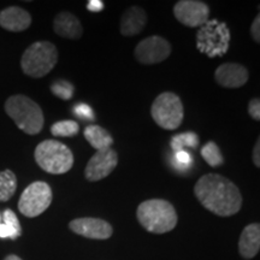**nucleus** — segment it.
<instances>
[{
  "label": "nucleus",
  "instance_id": "1",
  "mask_svg": "<svg viewBox=\"0 0 260 260\" xmlns=\"http://www.w3.org/2000/svg\"><path fill=\"white\" fill-rule=\"evenodd\" d=\"M194 194L206 210L219 217L234 216L242 207V194L234 182L218 174L201 176Z\"/></svg>",
  "mask_w": 260,
  "mask_h": 260
},
{
  "label": "nucleus",
  "instance_id": "2",
  "mask_svg": "<svg viewBox=\"0 0 260 260\" xmlns=\"http://www.w3.org/2000/svg\"><path fill=\"white\" fill-rule=\"evenodd\" d=\"M136 217L147 232L153 234L171 232L178 220L174 205L162 199H149L140 204Z\"/></svg>",
  "mask_w": 260,
  "mask_h": 260
},
{
  "label": "nucleus",
  "instance_id": "3",
  "mask_svg": "<svg viewBox=\"0 0 260 260\" xmlns=\"http://www.w3.org/2000/svg\"><path fill=\"white\" fill-rule=\"evenodd\" d=\"M5 112L22 132L28 135H37L44 128V112L38 103L30 98L17 94L5 102Z\"/></svg>",
  "mask_w": 260,
  "mask_h": 260
},
{
  "label": "nucleus",
  "instance_id": "4",
  "mask_svg": "<svg viewBox=\"0 0 260 260\" xmlns=\"http://www.w3.org/2000/svg\"><path fill=\"white\" fill-rule=\"evenodd\" d=\"M37 164L42 170L52 175H63L74 165L71 149L57 140H45L37 146L34 152Z\"/></svg>",
  "mask_w": 260,
  "mask_h": 260
},
{
  "label": "nucleus",
  "instance_id": "5",
  "mask_svg": "<svg viewBox=\"0 0 260 260\" xmlns=\"http://www.w3.org/2000/svg\"><path fill=\"white\" fill-rule=\"evenodd\" d=\"M58 61V50L50 41H37L24 51L21 58L22 71L32 79L50 74Z\"/></svg>",
  "mask_w": 260,
  "mask_h": 260
},
{
  "label": "nucleus",
  "instance_id": "6",
  "mask_svg": "<svg viewBox=\"0 0 260 260\" xmlns=\"http://www.w3.org/2000/svg\"><path fill=\"white\" fill-rule=\"evenodd\" d=\"M151 115L155 124L165 130H176L184 118V107L180 96L164 92L155 98L151 106Z\"/></svg>",
  "mask_w": 260,
  "mask_h": 260
},
{
  "label": "nucleus",
  "instance_id": "7",
  "mask_svg": "<svg viewBox=\"0 0 260 260\" xmlns=\"http://www.w3.org/2000/svg\"><path fill=\"white\" fill-rule=\"evenodd\" d=\"M52 199V189L46 182H32L21 194L18 200V210L28 218H34L50 207Z\"/></svg>",
  "mask_w": 260,
  "mask_h": 260
},
{
  "label": "nucleus",
  "instance_id": "8",
  "mask_svg": "<svg viewBox=\"0 0 260 260\" xmlns=\"http://www.w3.org/2000/svg\"><path fill=\"white\" fill-rule=\"evenodd\" d=\"M134 54L139 63L145 65L158 64L168 59L170 56L171 45L167 39L159 35H152L139 42Z\"/></svg>",
  "mask_w": 260,
  "mask_h": 260
},
{
  "label": "nucleus",
  "instance_id": "9",
  "mask_svg": "<svg viewBox=\"0 0 260 260\" xmlns=\"http://www.w3.org/2000/svg\"><path fill=\"white\" fill-rule=\"evenodd\" d=\"M174 15L175 18L186 27L197 28L207 22L210 8L199 0H181L174 6Z\"/></svg>",
  "mask_w": 260,
  "mask_h": 260
},
{
  "label": "nucleus",
  "instance_id": "10",
  "mask_svg": "<svg viewBox=\"0 0 260 260\" xmlns=\"http://www.w3.org/2000/svg\"><path fill=\"white\" fill-rule=\"evenodd\" d=\"M118 164V153L112 148L96 151L87 162L84 176L87 181L98 182L106 178Z\"/></svg>",
  "mask_w": 260,
  "mask_h": 260
},
{
  "label": "nucleus",
  "instance_id": "11",
  "mask_svg": "<svg viewBox=\"0 0 260 260\" xmlns=\"http://www.w3.org/2000/svg\"><path fill=\"white\" fill-rule=\"evenodd\" d=\"M70 230L77 235L92 240H107L112 236L113 229L106 220L93 217L76 218L69 223Z\"/></svg>",
  "mask_w": 260,
  "mask_h": 260
},
{
  "label": "nucleus",
  "instance_id": "12",
  "mask_svg": "<svg viewBox=\"0 0 260 260\" xmlns=\"http://www.w3.org/2000/svg\"><path fill=\"white\" fill-rule=\"evenodd\" d=\"M248 77V70L237 63H224L214 71V80L224 88H240L247 83Z\"/></svg>",
  "mask_w": 260,
  "mask_h": 260
},
{
  "label": "nucleus",
  "instance_id": "13",
  "mask_svg": "<svg viewBox=\"0 0 260 260\" xmlns=\"http://www.w3.org/2000/svg\"><path fill=\"white\" fill-rule=\"evenodd\" d=\"M31 16L19 6H10L0 11V27L9 31H24L30 27Z\"/></svg>",
  "mask_w": 260,
  "mask_h": 260
},
{
  "label": "nucleus",
  "instance_id": "14",
  "mask_svg": "<svg viewBox=\"0 0 260 260\" xmlns=\"http://www.w3.org/2000/svg\"><path fill=\"white\" fill-rule=\"evenodd\" d=\"M147 23V14L140 6L126 9L119 22V30L124 37H135L144 30Z\"/></svg>",
  "mask_w": 260,
  "mask_h": 260
},
{
  "label": "nucleus",
  "instance_id": "15",
  "mask_svg": "<svg viewBox=\"0 0 260 260\" xmlns=\"http://www.w3.org/2000/svg\"><path fill=\"white\" fill-rule=\"evenodd\" d=\"M53 30L61 38L77 40L83 35V27L80 19L71 12L63 11L56 16L53 21Z\"/></svg>",
  "mask_w": 260,
  "mask_h": 260
},
{
  "label": "nucleus",
  "instance_id": "16",
  "mask_svg": "<svg viewBox=\"0 0 260 260\" xmlns=\"http://www.w3.org/2000/svg\"><path fill=\"white\" fill-rule=\"evenodd\" d=\"M260 249V225L258 223L248 224L242 230L239 240V252L243 259H252Z\"/></svg>",
  "mask_w": 260,
  "mask_h": 260
},
{
  "label": "nucleus",
  "instance_id": "17",
  "mask_svg": "<svg viewBox=\"0 0 260 260\" xmlns=\"http://www.w3.org/2000/svg\"><path fill=\"white\" fill-rule=\"evenodd\" d=\"M83 135L87 142L93 148H95L96 151L111 148V146L113 145L112 135L105 128L100 125L92 124L86 126V129L83 130Z\"/></svg>",
  "mask_w": 260,
  "mask_h": 260
},
{
  "label": "nucleus",
  "instance_id": "18",
  "mask_svg": "<svg viewBox=\"0 0 260 260\" xmlns=\"http://www.w3.org/2000/svg\"><path fill=\"white\" fill-rule=\"evenodd\" d=\"M17 189V177L9 169L0 171V203L9 201Z\"/></svg>",
  "mask_w": 260,
  "mask_h": 260
},
{
  "label": "nucleus",
  "instance_id": "19",
  "mask_svg": "<svg viewBox=\"0 0 260 260\" xmlns=\"http://www.w3.org/2000/svg\"><path fill=\"white\" fill-rule=\"evenodd\" d=\"M80 132L79 123L70 119H64V121L56 122L51 126V133L57 138H71L76 136Z\"/></svg>",
  "mask_w": 260,
  "mask_h": 260
},
{
  "label": "nucleus",
  "instance_id": "20",
  "mask_svg": "<svg viewBox=\"0 0 260 260\" xmlns=\"http://www.w3.org/2000/svg\"><path fill=\"white\" fill-rule=\"evenodd\" d=\"M201 155H203L204 160L212 168L220 167L224 162L222 152H220L219 147L213 141L207 142L204 146L203 149H201Z\"/></svg>",
  "mask_w": 260,
  "mask_h": 260
},
{
  "label": "nucleus",
  "instance_id": "21",
  "mask_svg": "<svg viewBox=\"0 0 260 260\" xmlns=\"http://www.w3.org/2000/svg\"><path fill=\"white\" fill-rule=\"evenodd\" d=\"M199 145V138L195 133H184V134L175 135L171 139V148L176 152L183 151L184 146H189L191 148L198 147Z\"/></svg>",
  "mask_w": 260,
  "mask_h": 260
},
{
  "label": "nucleus",
  "instance_id": "22",
  "mask_svg": "<svg viewBox=\"0 0 260 260\" xmlns=\"http://www.w3.org/2000/svg\"><path fill=\"white\" fill-rule=\"evenodd\" d=\"M2 223L5 224L6 226L11 230L12 233V240H16L17 237L21 236L22 234V228L21 223L16 216V213L12 210H5L4 213L2 216Z\"/></svg>",
  "mask_w": 260,
  "mask_h": 260
},
{
  "label": "nucleus",
  "instance_id": "23",
  "mask_svg": "<svg viewBox=\"0 0 260 260\" xmlns=\"http://www.w3.org/2000/svg\"><path fill=\"white\" fill-rule=\"evenodd\" d=\"M51 92L56 96L60 98V99L69 100L74 94V86L70 82H68V81L59 80L56 81L54 83H52Z\"/></svg>",
  "mask_w": 260,
  "mask_h": 260
},
{
  "label": "nucleus",
  "instance_id": "24",
  "mask_svg": "<svg viewBox=\"0 0 260 260\" xmlns=\"http://www.w3.org/2000/svg\"><path fill=\"white\" fill-rule=\"evenodd\" d=\"M74 112L75 115L79 116L80 118L87 119V121H93L94 119L93 110L90 109L88 105H86V104H77V105L74 107Z\"/></svg>",
  "mask_w": 260,
  "mask_h": 260
},
{
  "label": "nucleus",
  "instance_id": "25",
  "mask_svg": "<svg viewBox=\"0 0 260 260\" xmlns=\"http://www.w3.org/2000/svg\"><path fill=\"white\" fill-rule=\"evenodd\" d=\"M248 113L254 121H259L260 119V100L258 98L252 99L248 104Z\"/></svg>",
  "mask_w": 260,
  "mask_h": 260
},
{
  "label": "nucleus",
  "instance_id": "26",
  "mask_svg": "<svg viewBox=\"0 0 260 260\" xmlns=\"http://www.w3.org/2000/svg\"><path fill=\"white\" fill-rule=\"evenodd\" d=\"M251 34L253 40L255 42H260V16L256 15L254 21L251 25Z\"/></svg>",
  "mask_w": 260,
  "mask_h": 260
},
{
  "label": "nucleus",
  "instance_id": "27",
  "mask_svg": "<svg viewBox=\"0 0 260 260\" xmlns=\"http://www.w3.org/2000/svg\"><path fill=\"white\" fill-rule=\"evenodd\" d=\"M175 159H176L177 162H180L182 165H189L191 161L190 154L186 151H180L175 153Z\"/></svg>",
  "mask_w": 260,
  "mask_h": 260
},
{
  "label": "nucleus",
  "instance_id": "28",
  "mask_svg": "<svg viewBox=\"0 0 260 260\" xmlns=\"http://www.w3.org/2000/svg\"><path fill=\"white\" fill-rule=\"evenodd\" d=\"M87 9L92 12H100L104 10V3L102 0H89L87 4Z\"/></svg>",
  "mask_w": 260,
  "mask_h": 260
},
{
  "label": "nucleus",
  "instance_id": "29",
  "mask_svg": "<svg viewBox=\"0 0 260 260\" xmlns=\"http://www.w3.org/2000/svg\"><path fill=\"white\" fill-rule=\"evenodd\" d=\"M260 140L258 139V141L255 142L254 148H253V162L256 168L260 167Z\"/></svg>",
  "mask_w": 260,
  "mask_h": 260
},
{
  "label": "nucleus",
  "instance_id": "30",
  "mask_svg": "<svg viewBox=\"0 0 260 260\" xmlns=\"http://www.w3.org/2000/svg\"><path fill=\"white\" fill-rule=\"evenodd\" d=\"M12 239V233L5 224L0 223V239Z\"/></svg>",
  "mask_w": 260,
  "mask_h": 260
},
{
  "label": "nucleus",
  "instance_id": "31",
  "mask_svg": "<svg viewBox=\"0 0 260 260\" xmlns=\"http://www.w3.org/2000/svg\"><path fill=\"white\" fill-rule=\"evenodd\" d=\"M4 260H22V259L19 258V256L15 255V254H10V255L6 256V258H5Z\"/></svg>",
  "mask_w": 260,
  "mask_h": 260
},
{
  "label": "nucleus",
  "instance_id": "32",
  "mask_svg": "<svg viewBox=\"0 0 260 260\" xmlns=\"http://www.w3.org/2000/svg\"><path fill=\"white\" fill-rule=\"evenodd\" d=\"M0 223H2V213H0Z\"/></svg>",
  "mask_w": 260,
  "mask_h": 260
}]
</instances>
